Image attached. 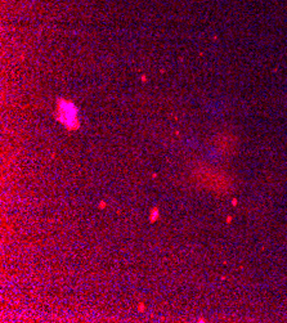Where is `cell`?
Instances as JSON below:
<instances>
[{
	"label": "cell",
	"instance_id": "6da1fadb",
	"mask_svg": "<svg viewBox=\"0 0 287 323\" xmlns=\"http://www.w3.org/2000/svg\"><path fill=\"white\" fill-rule=\"evenodd\" d=\"M57 120L61 121L67 129H77L80 122H79L76 106L72 102L59 99L57 104Z\"/></svg>",
	"mask_w": 287,
	"mask_h": 323
}]
</instances>
